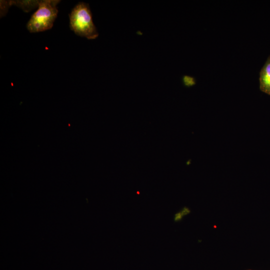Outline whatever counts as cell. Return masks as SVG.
<instances>
[{"instance_id": "cell-1", "label": "cell", "mask_w": 270, "mask_h": 270, "mask_svg": "<svg viewBox=\"0 0 270 270\" xmlns=\"http://www.w3.org/2000/svg\"><path fill=\"white\" fill-rule=\"evenodd\" d=\"M70 27L76 35L88 40L97 38L98 33L94 24L89 4L78 3L69 14Z\"/></svg>"}, {"instance_id": "cell-2", "label": "cell", "mask_w": 270, "mask_h": 270, "mask_svg": "<svg viewBox=\"0 0 270 270\" xmlns=\"http://www.w3.org/2000/svg\"><path fill=\"white\" fill-rule=\"evenodd\" d=\"M58 0H40L38 9L32 16L26 24L30 32H38L50 29L56 18Z\"/></svg>"}, {"instance_id": "cell-3", "label": "cell", "mask_w": 270, "mask_h": 270, "mask_svg": "<svg viewBox=\"0 0 270 270\" xmlns=\"http://www.w3.org/2000/svg\"><path fill=\"white\" fill-rule=\"evenodd\" d=\"M260 80L261 90L270 94V60L266 62L262 70Z\"/></svg>"}, {"instance_id": "cell-4", "label": "cell", "mask_w": 270, "mask_h": 270, "mask_svg": "<svg viewBox=\"0 0 270 270\" xmlns=\"http://www.w3.org/2000/svg\"><path fill=\"white\" fill-rule=\"evenodd\" d=\"M182 81L186 86H192L195 84L196 80L194 78L188 76H184L182 78Z\"/></svg>"}]
</instances>
